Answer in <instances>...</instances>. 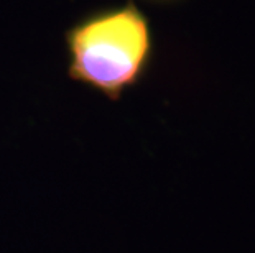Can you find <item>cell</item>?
<instances>
[{"mask_svg":"<svg viewBox=\"0 0 255 253\" xmlns=\"http://www.w3.org/2000/svg\"><path fill=\"white\" fill-rule=\"evenodd\" d=\"M68 76L119 100L153 63L151 21L133 0L92 10L64 31Z\"/></svg>","mask_w":255,"mask_h":253,"instance_id":"1","label":"cell"},{"mask_svg":"<svg viewBox=\"0 0 255 253\" xmlns=\"http://www.w3.org/2000/svg\"><path fill=\"white\" fill-rule=\"evenodd\" d=\"M148 2H153V3H170V2H175V0H148Z\"/></svg>","mask_w":255,"mask_h":253,"instance_id":"2","label":"cell"}]
</instances>
